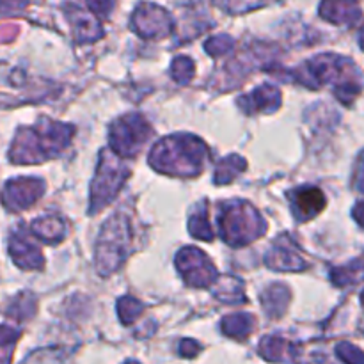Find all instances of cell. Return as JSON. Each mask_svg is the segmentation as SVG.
<instances>
[{
    "label": "cell",
    "instance_id": "6da1fadb",
    "mask_svg": "<svg viewBox=\"0 0 364 364\" xmlns=\"http://www.w3.org/2000/svg\"><path fill=\"white\" fill-rule=\"evenodd\" d=\"M206 156L208 148L205 142L192 135H173L155 146L149 164L167 174L194 176L201 173Z\"/></svg>",
    "mask_w": 364,
    "mask_h": 364
},
{
    "label": "cell",
    "instance_id": "7a4b0ae2",
    "mask_svg": "<svg viewBox=\"0 0 364 364\" xmlns=\"http://www.w3.org/2000/svg\"><path fill=\"white\" fill-rule=\"evenodd\" d=\"M71 134H73L71 128L57 123L20 130L11 151V160L16 164L41 162L59 153L68 144Z\"/></svg>",
    "mask_w": 364,
    "mask_h": 364
},
{
    "label": "cell",
    "instance_id": "3957f363",
    "mask_svg": "<svg viewBox=\"0 0 364 364\" xmlns=\"http://www.w3.org/2000/svg\"><path fill=\"white\" fill-rule=\"evenodd\" d=\"M220 220V233L230 245L240 247L265 233V223L255 208L245 201L226 203Z\"/></svg>",
    "mask_w": 364,
    "mask_h": 364
},
{
    "label": "cell",
    "instance_id": "277c9868",
    "mask_svg": "<svg viewBox=\"0 0 364 364\" xmlns=\"http://www.w3.org/2000/svg\"><path fill=\"white\" fill-rule=\"evenodd\" d=\"M128 242H130L128 223L121 213H117L105 224L102 235H100L98 249H96L98 252L96 263H98L100 274L107 276L121 265L127 256Z\"/></svg>",
    "mask_w": 364,
    "mask_h": 364
},
{
    "label": "cell",
    "instance_id": "5b68a950",
    "mask_svg": "<svg viewBox=\"0 0 364 364\" xmlns=\"http://www.w3.org/2000/svg\"><path fill=\"white\" fill-rule=\"evenodd\" d=\"M127 174V167L114 156V153H102L98 173H96L95 185H92L91 212H100L103 206H107L116 198Z\"/></svg>",
    "mask_w": 364,
    "mask_h": 364
},
{
    "label": "cell",
    "instance_id": "8992f818",
    "mask_svg": "<svg viewBox=\"0 0 364 364\" xmlns=\"http://www.w3.org/2000/svg\"><path fill=\"white\" fill-rule=\"evenodd\" d=\"M149 134H151V128L139 114L119 117L110 128V148L119 155L132 156L148 141Z\"/></svg>",
    "mask_w": 364,
    "mask_h": 364
},
{
    "label": "cell",
    "instance_id": "52a82bcc",
    "mask_svg": "<svg viewBox=\"0 0 364 364\" xmlns=\"http://www.w3.org/2000/svg\"><path fill=\"white\" fill-rule=\"evenodd\" d=\"M178 267H180L181 274H183L185 281L192 287H208L212 284V281L215 279L217 272L213 269V265L210 263V259H206V256L203 255L199 249L187 247L178 255L176 258Z\"/></svg>",
    "mask_w": 364,
    "mask_h": 364
},
{
    "label": "cell",
    "instance_id": "ba28073f",
    "mask_svg": "<svg viewBox=\"0 0 364 364\" xmlns=\"http://www.w3.org/2000/svg\"><path fill=\"white\" fill-rule=\"evenodd\" d=\"M41 192L43 183L32 178L7 181L6 188L2 191V203L9 210L28 208L41 196Z\"/></svg>",
    "mask_w": 364,
    "mask_h": 364
},
{
    "label": "cell",
    "instance_id": "9c48e42d",
    "mask_svg": "<svg viewBox=\"0 0 364 364\" xmlns=\"http://www.w3.org/2000/svg\"><path fill=\"white\" fill-rule=\"evenodd\" d=\"M326 206V196L316 187L297 188L291 196V208L299 220H309L318 215Z\"/></svg>",
    "mask_w": 364,
    "mask_h": 364
},
{
    "label": "cell",
    "instance_id": "30bf717a",
    "mask_svg": "<svg viewBox=\"0 0 364 364\" xmlns=\"http://www.w3.org/2000/svg\"><path fill=\"white\" fill-rule=\"evenodd\" d=\"M11 255L16 265L23 267V269H38L43 265L41 252L38 247L31 244L25 237H14L11 240Z\"/></svg>",
    "mask_w": 364,
    "mask_h": 364
},
{
    "label": "cell",
    "instance_id": "8fae6325",
    "mask_svg": "<svg viewBox=\"0 0 364 364\" xmlns=\"http://www.w3.org/2000/svg\"><path fill=\"white\" fill-rule=\"evenodd\" d=\"M247 98V105H242L245 110H274L279 105V91L274 85H262Z\"/></svg>",
    "mask_w": 364,
    "mask_h": 364
},
{
    "label": "cell",
    "instance_id": "7c38bea8",
    "mask_svg": "<svg viewBox=\"0 0 364 364\" xmlns=\"http://www.w3.org/2000/svg\"><path fill=\"white\" fill-rule=\"evenodd\" d=\"M267 263L274 270H301L302 267H306L304 259H301L295 252L288 251V249L279 247V245L274 251H270Z\"/></svg>",
    "mask_w": 364,
    "mask_h": 364
},
{
    "label": "cell",
    "instance_id": "4fadbf2b",
    "mask_svg": "<svg viewBox=\"0 0 364 364\" xmlns=\"http://www.w3.org/2000/svg\"><path fill=\"white\" fill-rule=\"evenodd\" d=\"M32 230L45 242H59L64 237L63 223L59 219H55V217H45L41 220H36Z\"/></svg>",
    "mask_w": 364,
    "mask_h": 364
},
{
    "label": "cell",
    "instance_id": "5bb4252c",
    "mask_svg": "<svg viewBox=\"0 0 364 364\" xmlns=\"http://www.w3.org/2000/svg\"><path fill=\"white\" fill-rule=\"evenodd\" d=\"M252 323H255V318L249 315H233L228 316L223 322V331L224 334L231 338H245L249 336V333L252 331Z\"/></svg>",
    "mask_w": 364,
    "mask_h": 364
},
{
    "label": "cell",
    "instance_id": "9a60e30c",
    "mask_svg": "<svg viewBox=\"0 0 364 364\" xmlns=\"http://www.w3.org/2000/svg\"><path fill=\"white\" fill-rule=\"evenodd\" d=\"M245 162L238 156H231V159H226L224 162H220L219 169L215 173V181L217 183H228V181L233 180L237 176V173L244 171Z\"/></svg>",
    "mask_w": 364,
    "mask_h": 364
},
{
    "label": "cell",
    "instance_id": "2e32d148",
    "mask_svg": "<svg viewBox=\"0 0 364 364\" xmlns=\"http://www.w3.org/2000/svg\"><path fill=\"white\" fill-rule=\"evenodd\" d=\"M191 233L194 235V237L201 238V240H212L213 231H212V228H210L208 219H206V212H199L192 217Z\"/></svg>",
    "mask_w": 364,
    "mask_h": 364
},
{
    "label": "cell",
    "instance_id": "e0dca14e",
    "mask_svg": "<svg viewBox=\"0 0 364 364\" xmlns=\"http://www.w3.org/2000/svg\"><path fill=\"white\" fill-rule=\"evenodd\" d=\"M117 308H119V315H121V320H123L124 323H132L135 320V316L141 313L142 309V304L141 302L134 301V299H121L119 302H117Z\"/></svg>",
    "mask_w": 364,
    "mask_h": 364
},
{
    "label": "cell",
    "instance_id": "ac0fdd59",
    "mask_svg": "<svg viewBox=\"0 0 364 364\" xmlns=\"http://www.w3.org/2000/svg\"><path fill=\"white\" fill-rule=\"evenodd\" d=\"M336 355L345 364H363V352L350 343H340L336 347Z\"/></svg>",
    "mask_w": 364,
    "mask_h": 364
},
{
    "label": "cell",
    "instance_id": "d6986e66",
    "mask_svg": "<svg viewBox=\"0 0 364 364\" xmlns=\"http://www.w3.org/2000/svg\"><path fill=\"white\" fill-rule=\"evenodd\" d=\"M18 336H20L18 331L11 329V327H0V348L11 347L18 340Z\"/></svg>",
    "mask_w": 364,
    "mask_h": 364
},
{
    "label": "cell",
    "instance_id": "ffe728a7",
    "mask_svg": "<svg viewBox=\"0 0 364 364\" xmlns=\"http://www.w3.org/2000/svg\"><path fill=\"white\" fill-rule=\"evenodd\" d=\"M199 350H201V347L191 340H183L180 343V354L183 358H194V355H198Z\"/></svg>",
    "mask_w": 364,
    "mask_h": 364
},
{
    "label": "cell",
    "instance_id": "44dd1931",
    "mask_svg": "<svg viewBox=\"0 0 364 364\" xmlns=\"http://www.w3.org/2000/svg\"><path fill=\"white\" fill-rule=\"evenodd\" d=\"M87 2L92 9L102 14H107L110 11V7H112V0H87Z\"/></svg>",
    "mask_w": 364,
    "mask_h": 364
},
{
    "label": "cell",
    "instance_id": "7402d4cb",
    "mask_svg": "<svg viewBox=\"0 0 364 364\" xmlns=\"http://www.w3.org/2000/svg\"><path fill=\"white\" fill-rule=\"evenodd\" d=\"M127 364H139V363H135V361H128Z\"/></svg>",
    "mask_w": 364,
    "mask_h": 364
}]
</instances>
